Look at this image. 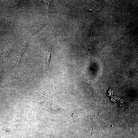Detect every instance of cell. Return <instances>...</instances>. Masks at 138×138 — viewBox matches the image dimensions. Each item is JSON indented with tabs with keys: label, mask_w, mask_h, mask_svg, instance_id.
<instances>
[{
	"label": "cell",
	"mask_w": 138,
	"mask_h": 138,
	"mask_svg": "<svg viewBox=\"0 0 138 138\" xmlns=\"http://www.w3.org/2000/svg\"><path fill=\"white\" fill-rule=\"evenodd\" d=\"M30 38V37H29L27 38L25 42L21 44L20 47L17 58L12 65V68L16 67H20V59L22 55L25 51L27 47L28 41Z\"/></svg>",
	"instance_id": "3"
},
{
	"label": "cell",
	"mask_w": 138,
	"mask_h": 138,
	"mask_svg": "<svg viewBox=\"0 0 138 138\" xmlns=\"http://www.w3.org/2000/svg\"><path fill=\"white\" fill-rule=\"evenodd\" d=\"M52 44H50L49 50L46 55L45 59V69L46 71L49 70L50 68V63L51 57V53Z\"/></svg>",
	"instance_id": "4"
},
{
	"label": "cell",
	"mask_w": 138,
	"mask_h": 138,
	"mask_svg": "<svg viewBox=\"0 0 138 138\" xmlns=\"http://www.w3.org/2000/svg\"><path fill=\"white\" fill-rule=\"evenodd\" d=\"M43 26H44L39 25L38 26L28 27L27 29L31 36L34 35L40 31Z\"/></svg>",
	"instance_id": "5"
},
{
	"label": "cell",
	"mask_w": 138,
	"mask_h": 138,
	"mask_svg": "<svg viewBox=\"0 0 138 138\" xmlns=\"http://www.w3.org/2000/svg\"><path fill=\"white\" fill-rule=\"evenodd\" d=\"M21 1H13L10 3L7 8L6 12L8 14H14L23 8V2Z\"/></svg>",
	"instance_id": "2"
},
{
	"label": "cell",
	"mask_w": 138,
	"mask_h": 138,
	"mask_svg": "<svg viewBox=\"0 0 138 138\" xmlns=\"http://www.w3.org/2000/svg\"><path fill=\"white\" fill-rule=\"evenodd\" d=\"M0 138H1V133H0Z\"/></svg>",
	"instance_id": "6"
},
{
	"label": "cell",
	"mask_w": 138,
	"mask_h": 138,
	"mask_svg": "<svg viewBox=\"0 0 138 138\" xmlns=\"http://www.w3.org/2000/svg\"><path fill=\"white\" fill-rule=\"evenodd\" d=\"M26 121V117L22 106L19 105H17L12 127V130L19 131L23 129L25 125Z\"/></svg>",
	"instance_id": "1"
}]
</instances>
